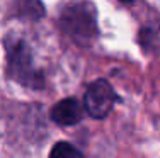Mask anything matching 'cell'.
<instances>
[{
  "instance_id": "obj_1",
  "label": "cell",
  "mask_w": 160,
  "mask_h": 158,
  "mask_svg": "<svg viewBox=\"0 0 160 158\" xmlns=\"http://www.w3.org/2000/svg\"><path fill=\"white\" fill-rule=\"evenodd\" d=\"M7 51V75L10 80L29 89H43L44 78L43 73L34 66L32 55L26 41L16 36H7L5 39Z\"/></svg>"
},
{
  "instance_id": "obj_2",
  "label": "cell",
  "mask_w": 160,
  "mask_h": 158,
  "mask_svg": "<svg viewBox=\"0 0 160 158\" xmlns=\"http://www.w3.org/2000/svg\"><path fill=\"white\" fill-rule=\"evenodd\" d=\"M60 26L77 44H90L97 36L96 9L90 3H73L63 9Z\"/></svg>"
},
{
  "instance_id": "obj_4",
  "label": "cell",
  "mask_w": 160,
  "mask_h": 158,
  "mask_svg": "<svg viewBox=\"0 0 160 158\" xmlns=\"http://www.w3.org/2000/svg\"><path fill=\"white\" fill-rule=\"evenodd\" d=\"M82 105L73 97L60 100L51 109V119L60 126H73L82 119Z\"/></svg>"
},
{
  "instance_id": "obj_3",
  "label": "cell",
  "mask_w": 160,
  "mask_h": 158,
  "mask_svg": "<svg viewBox=\"0 0 160 158\" xmlns=\"http://www.w3.org/2000/svg\"><path fill=\"white\" fill-rule=\"evenodd\" d=\"M116 102H118V95L111 87V84L108 80H96L87 89L83 105L92 117L104 119L112 111Z\"/></svg>"
},
{
  "instance_id": "obj_5",
  "label": "cell",
  "mask_w": 160,
  "mask_h": 158,
  "mask_svg": "<svg viewBox=\"0 0 160 158\" xmlns=\"http://www.w3.org/2000/svg\"><path fill=\"white\" fill-rule=\"evenodd\" d=\"M14 9L17 16L39 19L44 16V7L41 0H14Z\"/></svg>"
},
{
  "instance_id": "obj_6",
  "label": "cell",
  "mask_w": 160,
  "mask_h": 158,
  "mask_svg": "<svg viewBox=\"0 0 160 158\" xmlns=\"http://www.w3.org/2000/svg\"><path fill=\"white\" fill-rule=\"evenodd\" d=\"M49 158H82V153L73 145L67 141H60L49 151Z\"/></svg>"
},
{
  "instance_id": "obj_7",
  "label": "cell",
  "mask_w": 160,
  "mask_h": 158,
  "mask_svg": "<svg viewBox=\"0 0 160 158\" xmlns=\"http://www.w3.org/2000/svg\"><path fill=\"white\" fill-rule=\"evenodd\" d=\"M121 2H126L128 3V2H133V0H121Z\"/></svg>"
}]
</instances>
